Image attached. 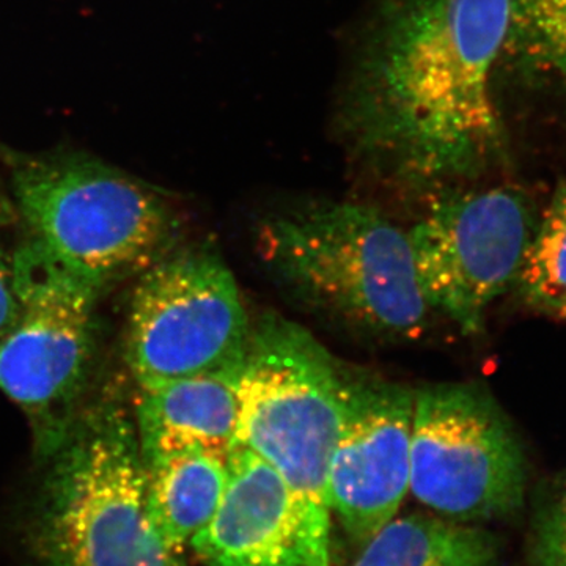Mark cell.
Returning a JSON list of instances; mask_svg holds the SVG:
<instances>
[{
	"label": "cell",
	"instance_id": "cell-3",
	"mask_svg": "<svg viewBox=\"0 0 566 566\" xmlns=\"http://www.w3.org/2000/svg\"><path fill=\"white\" fill-rule=\"evenodd\" d=\"M349 375L303 327L264 316L252 327L234 378L233 444L263 458L289 486L305 566H333L329 469Z\"/></svg>",
	"mask_w": 566,
	"mask_h": 566
},
{
	"label": "cell",
	"instance_id": "cell-6",
	"mask_svg": "<svg viewBox=\"0 0 566 566\" xmlns=\"http://www.w3.org/2000/svg\"><path fill=\"white\" fill-rule=\"evenodd\" d=\"M11 181L33 238L106 285L144 273L177 238V218L144 182L77 153L11 155Z\"/></svg>",
	"mask_w": 566,
	"mask_h": 566
},
{
	"label": "cell",
	"instance_id": "cell-9",
	"mask_svg": "<svg viewBox=\"0 0 566 566\" xmlns=\"http://www.w3.org/2000/svg\"><path fill=\"white\" fill-rule=\"evenodd\" d=\"M534 203L509 186L447 192L408 232L417 281L434 312L464 335L515 285L536 227Z\"/></svg>",
	"mask_w": 566,
	"mask_h": 566
},
{
	"label": "cell",
	"instance_id": "cell-4",
	"mask_svg": "<svg viewBox=\"0 0 566 566\" xmlns=\"http://www.w3.org/2000/svg\"><path fill=\"white\" fill-rule=\"evenodd\" d=\"M33 513L36 566H186L153 524L134 417L84 408L50 458Z\"/></svg>",
	"mask_w": 566,
	"mask_h": 566
},
{
	"label": "cell",
	"instance_id": "cell-8",
	"mask_svg": "<svg viewBox=\"0 0 566 566\" xmlns=\"http://www.w3.org/2000/svg\"><path fill=\"white\" fill-rule=\"evenodd\" d=\"M409 493L434 515L465 524L523 506V450L486 390L464 382L415 390Z\"/></svg>",
	"mask_w": 566,
	"mask_h": 566
},
{
	"label": "cell",
	"instance_id": "cell-1",
	"mask_svg": "<svg viewBox=\"0 0 566 566\" xmlns=\"http://www.w3.org/2000/svg\"><path fill=\"white\" fill-rule=\"evenodd\" d=\"M510 18L512 0H379L342 95L353 150L412 185L482 170L504 139L491 85Z\"/></svg>",
	"mask_w": 566,
	"mask_h": 566
},
{
	"label": "cell",
	"instance_id": "cell-10",
	"mask_svg": "<svg viewBox=\"0 0 566 566\" xmlns=\"http://www.w3.org/2000/svg\"><path fill=\"white\" fill-rule=\"evenodd\" d=\"M415 390L349 375L344 420L329 469L333 516L363 547L400 512L411 479Z\"/></svg>",
	"mask_w": 566,
	"mask_h": 566
},
{
	"label": "cell",
	"instance_id": "cell-7",
	"mask_svg": "<svg viewBox=\"0 0 566 566\" xmlns=\"http://www.w3.org/2000/svg\"><path fill=\"white\" fill-rule=\"evenodd\" d=\"M251 331L240 289L218 253H167L134 290L126 364L139 389L237 375Z\"/></svg>",
	"mask_w": 566,
	"mask_h": 566
},
{
	"label": "cell",
	"instance_id": "cell-11",
	"mask_svg": "<svg viewBox=\"0 0 566 566\" xmlns=\"http://www.w3.org/2000/svg\"><path fill=\"white\" fill-rule=\"evenodd\" d=\"M205 566H305L289 486L240 444L227 453V483L210 524L191 542Z\"/></svg>",
	"mask_w": 566,
	"mask_h": 566
},
{
	"label": "cell",
	"instance_id": "cell-2",
	"mask_svg": "<svg viewBox=\"0 0 566 566\" xmlns=\"http://www.w3.org/2000/svg\"><path fill=\"white\" fill-rule=\"evenodd\" d=\"M255 249L275 283L312 314L371 340L415 342L433 308L408 232L375 208L319 203L268 216Z\"/></svg>",
	"mask_w": 566,
	"mask_h": 566
},
{
	"label": "cell",
	"instance_id": "cell-18",
	"mask_svg": "<svg viewBox=\"0 0 566 566\" xmlns=\"http://www.w3.org/2000/svg\"><path fill=\"white\" fill-rule=\"evenodd\" d=\"M17 311V294H14L13 262L0 243V333L13 318Z\"/></svg>",
	"mask_w": 566,
	"mask_h": 566
},
{
	"label": "cell",
	"instance_id": "cell-17",
	"mask_svg": "<svg viewBox=\"0 0 566 566\" xmlns=\"http://www.w3.org/2000/svg\"><path fill=\"white\" fill-rule=\"evenodd\" d=\"M534 566H566V479L536 517Z\"/></svg>",
	"mask_w": 566,
	"mask_h": 566
},
{
	"label": "cell",
	"instance_id": "cell-13",
	"mask_svg": "<svg viewBox=\"0 0 566 566\" xmlns=\"http://www.w3.org/2000/svg\"><path fill=\"white\" fill-rule=\"evenodd\" d=\"M147 509L170 549L182 546L210 524L227 483V455L186 450L145 464Z\"/></svg>",
	"mask_w": 566,
	"mask_h": 566
},
{
	"label": "cell",
	"instance_id": "cell-16",
	"mask_svg": "<svg viewBox=\"0 0 566 566\" xmlns=\"http://www.w3.org/2000/svg\"><path fill=\"white\" fill-rule=\"evenodd\" d=\"M504 52L566 84V0H512Z\"/></svg>",
	"mask_w": 566,
	"mask_h": 566
},
{
	"label": "cell",
	"instance_id": "cell-12",
	"mask_svg": "<svg viewBox=\"0 0 566 566\" xmlns=\"http://www.w3.org/2000/svg\"><path fill=\"white\" fill-rule=\"evenodd\" d=\"M237 375L208 374L140 389L134 424L144 464L186 452L227 455L238 427Z\"/></svg>",
	"mask_w": 566,
	"mask_h": 566
},
{
	"label": "cell",
	"instance_id": "cell-5",
	"mask_svg": "<svg viewBox=\"0 0 566 566\" xmlns=\"http://www.w3.org/2000/svg\"><path fill=\"white\" fill-rule=\"evenodd\" d=\"M11 262L17 311L0 333V390L28 417L35 453L48 461L85 408L107 285L35 238Z\"/></svg>",
	"mask_w": 566,
	"mask_h": 566
},
{
	"label": "cell",
	"instance_id": "cell-15",
	"mask_svg": "<svg viewBox=\"0 0 566 566\" xmlns=\"http://www.w3.org/2000/svg\"><path fill=\"white\" fill-rule=\"evenodd\" d=\"M516 285L528 304L566 322V181L538 221Z\"/></svg>",
	"mask_w": 566,
	"mask_h": 566
},
{
	"label": "cell",
	"instance_id": "cell-14",
	"mask_svg": "<svg viewBox=\"0 0 566 566\" xmlns=\"http://www.w3.org/2000/svg\"><path fill=\"white\" fill-rule=\"evenodd\" d=\"M497 539L480 524L434 513L395 516L363 546L353 566H499Z\"/></svg>",
	"mask_w": 566,
	"mask_h": 566
}]
</instances>
